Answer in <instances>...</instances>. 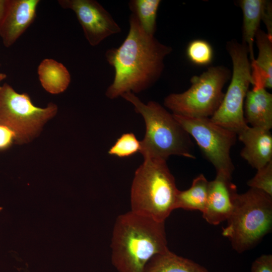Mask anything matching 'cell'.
<instances>
[{
  "instance_id": "obj_1",
  "label": "cell",
  "mask_w": 272,
  "mask_h": 272,
  "mask_svg": "<svg viewBox=\"0 0 272 272\" xmlns=\"http://www.w3.org/2000/svg\"><path fill=\"white\" fill-rule=\"evenodd\" d=\"M129 23V31L122 43L105 53L115 73L105 93L110 99L127 92L138 93L152 87L161 77L164 59L172 50L154 36L148 34L132 14Z\"/></svg>"
},
{
  "instance_id": "obj_2",
  "label": "cell",
  "mask_w": 272,
  "mask_h": 272,
  "mask_svg": "<svg viewBox=\"0 0 272 272\" xmlns=\"http://www.w3.org/2000/svg\"><path fill=\"white\" fill-rule=\"evenodd\" d=\"M110 247L111 260L118 272H145L149 261L169 250L165 222L131 211L115 222Z\"/></svg>"
},
{
  "instance_id": "obj_3",
  "label": "cell",
  "mask_w": 272,
  "mask_h": 272,
  "mask_svg": "<svg viewBox=\"0 0 272 272\" xmlns=\"http://www.w3.org/2000/svg\"><path fill=\"white\" fill-rule=\"evenodd\" d=\"M121 97L133 105L145 121L146 133L141 141L140 152L144 159L167 160L172 155L195 158L190 136L173 114L155 101L144 103L132 93H126Z\"/></svg>"
},
{
  "instance_id": "obj_4",
  "label": "cell",
  "mask_w": 272,
  "mask_h": 272,
  "mask_svg": "<svg viewBox=\"0 0 272 272\" xmlns=\"http://www.w3.org/2000/svg\"><path fill=\"white\" fill-rule=\"evenodd\" d=\"M136 170L130 189L131 211L165 222L175 209L178 192L166 163L161 159H144Z\"/></svg>"
},
{
  "instance_id": "obj_5",
  "label": "cell",
  "mask_w": 272,
  "mask_h": 272,
  "mask_svg": "<svg viewBox=\"0 0 272 272\" xmlns=\"http://www.w3.org/2000/svg\"><path fill=\"white\" fill-rule=\"evenodd\" d=\"M227 221L222 234L233 248L242 253L252 248L271 229L272 196L253 188L238 193Z\"/></svg>"
},
{
  "instance_id": "obj_6",
  "label": "cell",
  "mask_w": 272,
  "mask_h": 272,
  "mask_svg": "<svg viewBox=\"0 0 272 272\" xmlns=\"http://www.w3.org/2000/svg\"><path fill=\"white\" fill-rule=\"evenodd\" d=\"M230 76V71L225 66H211L200 75L191 78V85L188 90L166 96L164 105L175 115L210 118L222 102L223 89Z\"/></svg>"
},
{
  "instance_id": "obj_7",
  "label": "cell",
  "mask_w": 272,
  "mask_h": 272,
  "mask_svg": "<svg viewBox=\"0 0 272 272\" xmlns=\"http://www.w3.org/2000/svg\"><path fill=\"white\" fill-rule=\"evenodd\" d=\"M227 49L233 64L231 82L221 104L210 119L237 135L248 126L244 115V103L249 86L253 83L251 66L248 48L244 44L230 41Z\"/></svg>"
},
{
  "instance_id": "obj_8",
  "label": "cell",
  "mask_w": 272,
  "mask_h": 272,
  "mask_svg": "<svg viewBox=\"0 0 272 272\" xmlns=\"http://www.w3.org/2000/svg\"><path fill=\"white\" fill-rule=\"evenodd\" d=\"M57 110L52 102L45 108L35 106L27 94L17 93L7 83L0 86V124L15 133L17 144L28 143L37 135Z\"/></svg>"
},
{
  "instance_id": "obj_9",
  "label": "cell",
  "mask_w": 272,
  "mask_h": 272,
  "mask_svg": "<svg viewBox=\"0 0 272 272\" xmlns=\"http://www.w3.org/2000/svg\"><path fill=\"white\" fill-rule=\"evenodd\" d=\"M175 119L196 141L217 174L232 178L234 166L230 150L237 134L212 121L208 117H191L173 114Z\"/></svg>"
},
{
  "instance_id": "obj_10",
  "label": "cell",
  "mask_w": 272,
  "mask_h": 272,
  "mask_svg": "<svg viewBox=\"0 0 272 272\" xmlns=\"http://www.w3.org/2000/svg\"><path fill=\"white\" fill-rule=\"evenodd\" d=\"M58 3L62 8L74 12L86 39L92 46L121 31L110 14L96 1L59 0Z\"/></svg>"
},
{
  "instance_id": "obj_11",
  "label": "cell",
  "mask_w": 272,
  "mask_h": 272,
  "mask_svg": "<svg viewBox=\"0 0 272 272\" xmlns=\"http://www.w3.org/2000/svg\"><path fill=\"white\" fill-rule=\"evenodd\" d=\"M39 0H7L0 23V37L6 47L13 45L36 18Z\"/></svg>"
},
{
  "instance_id": "obj_12",
  "label": "cell",
  "mask_w": 272,
  "mask_h": 272,
  "mask_svg": "<svg viewBox=\"0 0 272 272\" xmlns=\"http://www.w3.org/2000/svg\"><path fill=\"white\" fill-rule=\"evenodd\" d=\"M237 194V187L231 178L217 174L215 179L209 181L203 218L214 225L227 220L232 212Z\"/></svg>"
},
{
  "instance_id": "obj_13",
  "label": "cell",
  "mask_w": 272,
  "mask_h": 272,
  "mask_svg": "<svg viewBox=\"0 0 272 272\" xmlns=\"http://www.w3.org/2000/svg\"><path fill=\"white\" fill-rule=\"evenodd\" d=\"M251 90L244 103V115L251 127L270 130L272 128V94L266 91L260 77H252Z\"/></svg>"
},
{
  "instance_id": "obj_14",
  "label": "cell",
  "mask_w": 272,
  "mask_h": 272,
  "mask_svg": "<svg viewBox=\"0 0 272 272\" xmlns=\"http://www.w3.org/2000/svg\"><path fill=\"white\" fill-rule=\"evenodd\" d=\"M244 144L241 156L258 170L272 161V135L270 130L248 126L237 134Z\"/></svg>"
},
{
  "instance_id": "obj_15",
  "label": "cell",
  "mask_w": 272,
  "mask_h": 272,
  "mask_svg": "<svg viewBox=\"0 0 272 272\" xmlns=\"http://www.w3.org/2000/svg\"><path fill=\"white\" fill-rule=\"evenodd\" d=\"M266 3L264 0H242L239 2L243 13L242 43L248 48L251 61L255 59L253 46L255 35L259 29Z\"/></svg>"
},
{
  "instance_id": "obj_16",
  "label": "cell",
  "mask_w": 272,
  "mask_h": 272,
  "mask_svg": "<svg viewBox=\"0 0 272 272\" xmlns=\"http://www.w3.org/2000/svg\"><path fill=\"white\" fill-rule=\"evenodd\" d=\"M37 73L42 87L52 94L63 92L71 81L66 67L52 58L44 59L38 66Z\"/></svg>"
},
{
  "instance_id": "obj_17",
  "label": "cell",
  "mask_w": 272,
  "mask_h": 272,
  "mask_svg": "<svg viewBox=\"0 0 272 272\" xmlns=\"http://www.w3.org/2000/svg\"><path fill=\"white\" fill-rule=\"evenodd\" d=\"M145 272H209L203 266L180 256L169 249L154 256L148 263Z\"/></svg>"
},
{
  "instance_id": "obj_18",
  "label": "cell",
  "mask_w": 272,
  "mask_h": 272,
  "mask_svg": "<svg viewBox=\"0 0 272 272\" xmlns=\"http://www.w3.org/2000/svg\"><path fill=\"white\" fill-rule=\"evenodd\" d=\"M209 184V181L202 174L197 176L188 189L178 190L175 209L198 210L202 213L207 201Z\"/></svg>"
},
{
  "instance_id": "obj_19",
  "label": "cell",
  "mask_w": 272,
  "mask_h": 272,
  "mask_svg": "<svg viewBox=\"0 0 272 272\" xmlns=\"http://www.w3.org/2000/svg\"><path fill=\"white\" fill-rule=\"evenodd\" d=\"M255 39L258 50L257 58L251 61L252 69L259 74L265 89L272 88V39L260 29Z\"/></svg>"
},
{
  "instance_id": "obj_20",
  "label": "cell",
  "mask_w": 272,
  "mask_h": 272,
  "mask_svg": "<svg viewBox=\"0 0 272 272\" xmlns=\"http://www.w3.org/2000/svg\"><path fill=\"white\" fill-rule=\"evenodd\" d=\"M160 0H131L129 8L137 19L143 30L149 35L154 36L157 28V12Z\"/></svg>"
},
{
  "instance_id": "obj_21",
  "label": "cell",
  "mask_w": 272,
  "mask_h": 272,
  "mask_svg": "<svg viewBox=\"0 0 272 272\" xmlns=\"http://www.w3.org/2000/svg\"><path fill=\"white\" fill-rule=\"evenodd\" d=\"M189 61L198 65H207L212 61L214 56L211 45L202 39H195L190 42L186 51Z\"/></svg>"
},
{
  "instance_id": "obj_22",
  "label": "cell",
  "mask_w": 272,
  "mask_h": 272,
  "mask_svg": "<svg viewBox=\"0 0 272 272\" xmlns=\"http://www.w3.org/2000/svg\"><path fill=\"white\" fill-rule=\"evenodd\" d=\"M141 148V141L132 132H127L122 134L116 140L108 153L119 158L128 157L140 152Z\"/></svg>"
},
{
  "instance_id": "obj_23",
  "label": "cell",
  "mask_w": 272,
  "mask_h": 272,
  "mask_svg": "<svg viewBox=\"0 0 272 272\" xmlns=\"http://www.w3.org/2000/svg\"><path fill=\"white\" fill-rule=\"evenodd\" d=\"M247 184L250 188L258 189L272 196V161L257 170L255 176Z\"/></svg>"
},
{
  "instance_id": "obj_24",
  "label": "cell",
  "mask_w": 272,
  "mask_h": 272,
  "mask_svg": "<svg viewBox=\"0 0 272 272\" xmlns=\"http://www.w3.org/2000/svg\"><path fill=\"white\" fill-rule=\"evenodd\" d=\"M251 272H272L271 254H263L252 263Z\"/></svg>"
},
{
  "instance_id": "obj_25",
  "label": "cell",
  "mask_w": 272,
  "mask_h": 272,
  "mask_svg": "<svg viewBox=\"0 0 272 272\" xmlns=\"http://www.w3.org/2000/svg\"><path fill=\"white\" fill-rule=\"evenodd\" d=\"M15 139V133L6 126L0 124V150L9 148Z\"/></svg>"
},
{
  "instance_id": "obj_26",
  "label": "cell",
  "mask_w": 272,
  "mask_h": 272,
  "mask_svg": "<svg viewBox=\"0 0 272 272\" xmlns=\"http://www.w3.org/2000/svg\"><path fill=\"white\" fill-rule=\"evenodd\" d=\"M262 21L267 28L266 33L268 36L272 39V9L271 3L270 2L267 1Z\"/></svg>"
},
{
  "instance_id": "obj_27",
  "label": "cell",
  "mask_w": 272,
  "mask_h": 272,
  "mask_svg": "<svg viewBox=\"0 0 272 272\" xmlns=\"http://www.w3.org/2000/svg\"><path fill=\"white\" fill-rule=\"evenodd\" d=\"M7 3V0H0V23L6 11Z\"/></svg>"
},
{
  "instance_id": "obj_28",
  "label": "cell",
  "mask_w": 272,
  "mask_h": 272,
  "mask_svg": "<svg viewBox=\"0 0 272 272\" xmlns=\"http://www.w3.org/2000/svg\"><path fill=\"white\" fill-rule=\"evenodd\" d=\"M7 77V75L4 73H0V82Z\"/></svg>"
},
{
  "instance_id": "obj_29",
  "label": "cell",
  "mask_w": 272,
  "mask_h": 272,
  "mask_svg": "<svg viewBox=\"0 0 272 272\" xmlns=\"http://www.w3.org/2000/svg\"><path fill=\"white\" fill-rule=\"evenodd\" d=\"M3 210V208L2 207H0V212Z\"/></svg>"
},
{
  "instance_id": "obj_30",
  "label": "cell",
  "mask_w": 272,
  "mask_h": 272,
  "mask_svg": "<svg viewBox=\"0 0 272 272\" xmlns=\"http://www.w3.org/2000/svg\"><path fill=\"white\" fill-rule=\"evenodd\" d=\"M0 66H1V63H0Z\"/></svg>"
}]
</instances>
